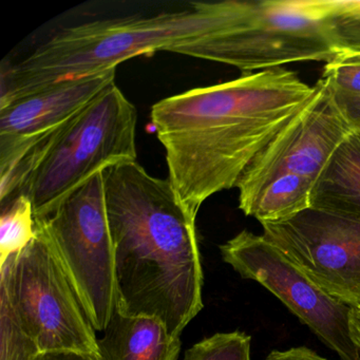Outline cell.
<instances>
[{"instance_id": "ffe728a7", "label": "cell", "mask_w": 360, "mask_h": 360, "mask_svg": "<svg viewBox=\"0 0 360 360\" xmlns=\"http://www.w3.org/2000/svg\"><path fill=\"white\" fill-rule=\"evenodd\" d=\"M336 96L352 125L356 129H360V96H347L337 91Z\"/></svg>"}, {"instance_id": "30bf717a", "label": "cell", "mask_w": 360, "mask_h": 360, "mask_svg": "<svg viewBox=\"0 0 360 360\" xmlns=\"http://www.w3.org/2000/svg\"><path fill=\"white\" fill-rule=\"evenodd\" d=\"M265 239L322 290L360 309V220L309 208L262 224Z\"/></svg>"}, {"instance_id": "7402d4cb", "label": "cell", "mask_w": 360, "mask_h": 360, "mask_svg": "<svg viewBox=\"0 0 360 360\" xmlns=\"http://www.w3.org/2000/svg\"><path fill=\"white\" fill-rule=\"evenodd\" d=\"M358 318H359V330H360V309H358Z\"/></svg>"}, {"instance_id": "3957f363", "label": "cell", "mask_w": 360, "mask_h": 360, "mask_svg": "<svg viewBox=\"0 0 360 360\" xmlns=\"http://www.w3.org/2000/svg\"><path fill=\"white\" fill-rule=\"evenodd\" d=\"M252 71L360 51V0H227L222 28L166 50Z\"/></svg>"}, {"instance_id": "e0dca14e", "label": "cell", "mask_w": 360, "mask_h": 360, "mask_svg": "<svg viewBox=\"0 0 360 360\" xmlns=\"http://www.w3.org/2000/svg\"><path fill=\"white\" fill-rule=\"evenodd\" d=\"M41 352L0 301V360H34Z\"/></svg>"}, {"instance_id": "ba28073f", "label": "cell", "mask_w": 360, "mask_h": 360, "mask_svg": "<svg viewBox=\"0 0 360 360\" xmlns=\"http://www.w3.org/2000/svg\"><path fill=\"white\" fill-rule=\"evenodd\" d=\"M220 252L224 262L275 295L341 360H360L358 309L322 290L264 236L241 231Z\"/></svg>"}, {"instance_id": "9a60e30c", "label": "cell", "mask_w": 360, "mask_h": 360, "mask_svg": "<svg viewBox=\"0 0 360 360\" xmlns=\"http://www.w3.org/2000/svg\"><path fill=\"white\" fill-rule=\"evenodd\" d=\"M0 217V264L22 252L37 236L32 203L20 195L4 204Z\"/></svg>"}, {"instance_id": "d6986e66", "label": "cell", "mask_w": 360, "mask_h": 360, "mask_svg": "<svg viewBox=\"0 0 360 360\" xmlns=\"http://www.w3.org/2000/svg\"><path fill=\"white\" fill-rule=\"evenodd\" d=\"M265 360H328L305 347H292L286 351H274Z\"/></svg>"}, {"instance_id": "8fae6325", "label": "cell", "mask_w": 360, "mask_h": 360, "mask_svg": "<svg viewBox=\"0 0 360 360\" xmlns=\"http://www.w3.org/2000/svg\"><path fill=\"white\" fill-rule=\"evenodd\" d=\"M115 70L50 86L0 105V172L75 117L115 84Z\"/></svg>"}, {"instance_id": "ac0fdd59", "label": "cell", "mask_w": 360, "mask_h": 360, "mask_svg": "<svg viewBox=\"0 0 360 360\" xmlns=\"http://www.w3.org/2000/svg\"><path fill=\"white\" fill-rule=\"evenodd\" d=\"M335 90L347 96H360V51L347 52L324 66Z\"/></svg>"}, {"instance_id": "5b68a950", "label": "cell", "mask_w": 360, "mask_h": 360, "mask_svg": "<svg viewBox=\"0 0 360 360\" xmlns=\"http://www.w3.org/2000/svg\"><path fill=\"white\" fill-rule=\"evenodd\" d=\"M136 107L112 84L1 174L0 202L25 195L35 218L51 214L98 172L136 162Z\"/></svg>"}, {"instance_id": "6da1fadb", "label": "cell", "mask_w": 360, "mask_h": 360, "mask_svg": "<svg viewBox=\"0 0 360 360\" xmlns=\"http://www.w3.org/2000/svg\"><path fill=\"white\" fill-rule=\"evenodd\" d=\"M317 92L283 68L195 88L159 101L151 124L168 180L197 220L204 202L237 185L244 170Z\"/></svg>"}, {"instance_id": "8992f818", "label": "cell", "mask_w": 360, "mask_h": 360, "mask_svg": "<svg viewBox=\"0 0 360 360\" xmlns=\"http://www.w3.org/2000/svg\"><path fill=\"white\" fill-rule=\"evenodd\" d=\"M0 301L41 353L73 351L101 356L96 328L39 229L27 248L0 264Z\"/></svg>"}, {"instance_id": "2e32d148", "label": "cell", "mask_w": 360, "mask_h": 360, "mask_svg": "<svg viewBox=\"0 0 360 360\" xmlns=\"http://www.w3.org/2000/svg\"><path fill=\"white\" fill-rule=\"evenodd\" d=\"M250 341L240 330L217 333L189 347L183 360H252Z\"/></svg>"}, {"instance_id": "4fadbf2b", "label": "cell", "mask_w": 360, "mask_h": 360, "mask_svg": "<svg viewBox=\"0 0 360 360\" xmlns=\"http://www.w3.org/2000/svg\"><path fill=\"white\" fill-rule=\"evenodd\" d=\"M311 208L360 220V129L343 141L318 176Z\"/></svg>"}, {"instance_id": "44dd1931", "label": "cell", "mask_w": 360, "mask_h": 360, "mask_svg": "<svg viewBox=\"0 0 360 360\" xmlns=\"http://www.w3.org/2000/svg\"><path fill=\"white\" fill-rule=\"evenodd\" d=\"M34 360H103L102 356L73 351H56L41 353Z\"/></svg>"}, {"instance_id": "5bb4252c", "label": "cell", "mask_w": 360, "mask_h": 360, "mask_svg": "<svg viewBox=\"0 0 360 360\" xmlns=\"http://www.w3.org/2000/svg\"><path fill=\"white\" fill-rule=\"evenodd\" d=\"M314 184L315 181L305 176L282 174L239 203V208L261 224L282 222L311 208Z\"/></svg>"}, {"instance_id": "277c9868", "label": "cell", "mask_w": 360, "mask_h": 360, "mask_svg": "<svg viewBox=\"0 0 360 360\" xmlns=\"http://www.w3.org/2000/svg\"><path fill=\"white\" fill-rule=\"evenodd\" d=\"M225 18L226 1L193 3L181 11L94 20L64 29L3 73L0 105L62 82L115 70L136 56L166 51L219 30Z\"/></svg>"}, {"instance_id": "7a4b0ae2", "label": "cell", "mask_w": 360, "mask_h": 360, "mask_svg": "<svg viewBox=\"0 0 360 360\" xmlns=\"http://www.w3.org/2000/svg\"><path fill=\"white\" fill-rule=\"evenodd\" d=\"M105 199L115 250V309L161 320L170 334L203 309V269L195 220L168 179L139 163L105 178Z\"/></svg>"}, {"instance_id": "52a82bcc", "label": "cell", "mask_w": 360, "mask_h": 360, "mask_svg": "<svg viewBox=\"0 0 360 360\" xmlns=\"http://www.w3.org/2000/svg\"><path fill=\"white\" fill-rule=\"evenodd\" d=\"M72 282L92 326L104 332L115 309V250L103 172L51 214L35 218Z\"/></svg>"}, {"instance_id": "9c48e42d", "label": "cell", "mask_w": 360, "mask_h": 360, "mask_svg": "<svg viewBox=\"0 0 360 360\" xmlns=\"http://www.w3.org/2000/svg\"><path fill=\"white\" fill-rule=\"evenodd\" d=\"M317 92L258 153L238 181L239 203L282 174L317 180L335 151L354 131L339 104L330 77L322 75Z\"/></svg>"}, {"instance_id": "7c38bea8", "label": "cell", "mask_w": 360, "mask_h": 360, "mask_svg": "<svg viewBox=\"0 0 360 360\" xmlns=\"http://www.w3.org/2000/svg\"><path fill=\"white\" fill-rule=\"evenodd\" d=\"M182 341L155 317L122 314L117 309L98 339L103 360H178Z\"/></svg>"}]
</instances>
